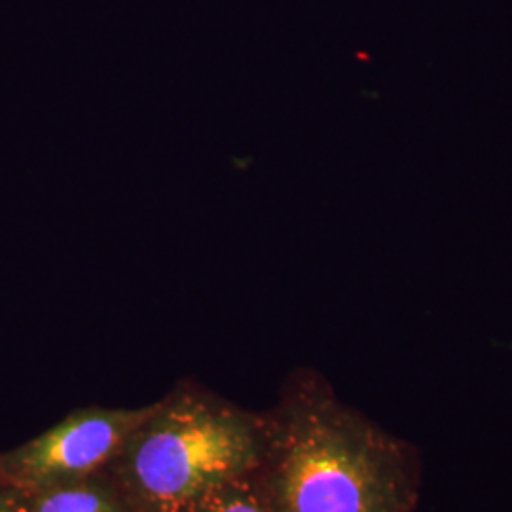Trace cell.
<instances>
[{
  "label": "cell",
  "instance_id": "6da1fadb",
  "mask_svg": "<svg viewBox=\"0 0 512 512\" xmlns=\"http://www.w3.org/2000/svg\"><path fill=\"white\" fill-rule=\"evenodd\" d=\"M264 423L253 476L275 512H406L401 452L317 376L293 378Z\"/></svg>",
  "mask_w": 512,
  "mask_h": 512
},
{
  "label": "cell",
  "instance_id": "7a4b0ae2",
  "mask_svg": "<svg viewBox=\"0 0 512 512\" xmlns=\"http://www.w3.org/2000/svg\"><path fill=\"white\" fill-rule=\"evenodd\" d=\"M264 414L183 380L110 459L109 473L135 512H179L207 490L253 473Z\"/></svg>",
  "mask_w": 512,
  "mask_h": 512
},
{
  "label": "cell",
  "instance_id": "3957f363",
  "mask_svg": "<svg viewBox=\"0 0 512 512\" xmlns=\"http://www.w3.org/2000/svg\"><path fill=\"white\" fill-rule=\"evenodd\" d=\"M139 408H76L54 427L0 454V486L35 492L105 469L131 431L145 420Z\"/></svg>",
  "mask_w": 512,
  "mask_h": 512
},
{
  "label": "cell",
  "instance_id": "277c9868",
  "mask_svg": "<svg viewBox=\"0 0 512 512\" xmlns=\"http://www.w3.org/2000/svg\"><path fill=\"white\" fill-rule=\"evenodd\" d=\"M18 495L23 512H135L105 469L73 482Z\"/></svg>",
  "mask_w": 512,
  "mask_h": 512
},
{
  "label": "cell",
  "instance_id": "5b68a950",
  "mask_svg": "<svg viewBox=\"0 0 512 512\" xmlns=\"http://www.w3.org/2000/svg\"><path fill=\"white\" fill-rule=\"evenodd\" d=\"M179 512H275L253 473L219 484Z\"/></svg>",
  "mask_w": 512,
  "mask_h": 512
},
{
  "label": "cell",
  "instance_id": "8992f818",
  "mask_svg": "<svg viewBox=\"0 0 512 512\" xmlns=\"http://www.w3.org/2000/svg\"><path fill=\"white\" fill-rule=\"evenodd\" d=\"M0 512H23L18 492L0 486Z\"/></svg>",
  "mask_w": 512,
  "mask_h": 512
}]
</instances>
